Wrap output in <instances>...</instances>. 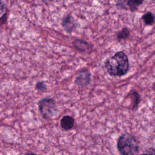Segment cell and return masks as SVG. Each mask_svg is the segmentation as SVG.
Here are the masks:
<instances>
[{
	"mask_svg": "<svg viewBox=\"0 0 155 155\" xmlns=\"http://www.w3.org/2000/svg\"><path fill=\"white\" fill-rule=\"evenodd\" d=\"M104 66L110 76L117 77L126 74L130 68L128 56L121 51L107 59L104 62Z\"/></svg>",
	"mask_w": 155,
	"mask_h": 155,
	"instance_id": "1",
	"label": "cell"
},
{
	"mask_svg": "<svg viewBox=\"0 0 155 155\" xmlns=\"http://www.w3.org/2000/svg\"><path fill=\"white\" fill-rule=\"evenodd\" d=\"M117 148L120 155H136L139 151V142L134 135L125 133L119 137Z\"/></svg>",
	"mask_w": 155,
	"mask_h": 155,
	"instance_id": "2",
	"label": "cell"
},
{
	"mask_svg": "<svg viewBox=\"0 0 155 155\" xmlns=\"http://www.w3.org/2000/svg\"><path fill=\"white\" fill-rule=\"evenodd\" d=\"M38 105L41 116L47 120L54 117L58 112L56 101L53 98L44 97L39 101Z\"/></svg>",
	"mask_w": 155,
	"mask_h": 155,
	"instance_id": "3",
	"label": "cell"
},
{
	"mask_svg": "<svg viewBox=\"0 0 155 155\" xmlns=\"http://www.w3.org/2000/svg\"><path fill=\"white\" fill-rule=\"evenodd\" d=\"M91 76V73L88 69L82 68L78 71L74 79V83L81 87H85L90 84Z\"/></svg>",
	"mask_w": 155,
	"mask_h": 155,
	"instance_id": "4",
	"label": "cell"
},
{
	"mask_svg": "<svg viewBox=\"0 0 155 155\" xmlns=\"http://www.w3.org/2000/svg\"><path fill=\"white\" fill-rule=\"evenodd\" d=\"M62 26L67 33H71L76 27V24L71 15H67L62 18Z\"/></svg>",
	"mask_w": 155,
	"mask_h": 155,
	"instance_id": "5",
	"label": "cell"
},
{
	"mask_svg": "<svg viewBox=\"0 0 155 155\" xmlns=\"http://www.w3.org/2000/svg\"><path fill=\"white\" fill-rule=\"evenodd\" d=\"M73 44L74 47L79 52H87L88 50H91L92 48V46L89 43L79 39H75Z\"/></svg>",
	"mask_w": 155,
	"mask_h": 155,
	"instance_id": "6",
	"label": "cell"
},
{
	"mask_svg": "<svg viewBox=\"0 0 155 155\" xmlns=\"http://www.w3.org/2000/svg\"><path fill=\"white\" fill-rule=\"evenodd\" d=\"M60 125L61 128L65 131L70 130L73 128L74 125V119L73 117L65 115L63 116L60 121Z\"/></svg>",
	"mask_w": 155,
	"mask_h": 155,
	"instance_id": "7",
	"label": "cell"
},
{
	"mask_svg": "<svg viewBox=\"0 0 155 155\" xmlns=\"http://www.w3.org/2000/svg\"><path fill=\"white\" fill-rule=\"evenodd\" d=\"M144 0H127V5L131 12L136 11L138 7L143 2Z\"/></svg>",
	"mask_w": 155,
	"mask_h": 155,
	"instance_id": "8",
	"label": "cell"
},
{
	"mask_svg": "<svg viewBox=\"0 0 155 155\" xmlns=\"http://www.w3.org/2000/svg\"><path fill=\"white\" fill-rule=\"evenodd\" d=\"M130 95V97L132 99V102H131V109L134 110L137 107L138 105L139 102H140V96L139 93L137 91H133L129 94Z\"/></svg>",
	"mask_w": 155,
	"mask_h": 155,
	"instance_id": "9",
	"label": "cell"
},
{
	"mask_svg": "<svg viewBox=\"0 0 155 155\" xmlns=\"http://www.w3.org/2000/svg\"><path fill=\"white\" fill-rule=\"evenodd\" d=\"M142 19L146 25H153L154 21V15L151 12H150L145 13L142 16Z\"/></svg>",
	"mask_w": 155,
	"mask_h": 155,
	"instance_id": "10",
	"label": "cell"
},
{
	"mask_svg": "<svg viewBox=\"0 0 155 155\" xmlns=\"http://www.w3.org/2000/svg\"><path fill=\"white\" fill-rule=\"evenodd\" d=\"M130 36V30L128 28H123L117 35V39L119 41L125 40Z\"/></svg>",
	"mask_w": 155,
	"mask_h": 155,
	"instance_id": "11",
	"label": "cell"
},
{
	"mask_svg": "<svg viewBox=\"0 0 155 155\" xmlns=\"http://www.w3.org/2000/svg\"><path fill=\"white\" fill-rule=\"evenodd\" d=\"M35 87H36V90H38V91H45L47 90L46 84L42 81H38L36 84Z\"/></svg>",
	"mask_w": 155,
	"mask_h": 155,
	"instance_id": "12",
	"label": "cell"
},
{
	"mask_svg": "<svg viewBox=\"0 0 155 155\" xmlns=\"http://www.w3.org/2000/svg\"><path fill=\"white\" fill-rule=\"evenodd\" d=\"M127 0H117L116 5L121 9H127Z\"/></svg>",
	"mask_w": 155,
	"mask_h": 155,
	"instance_id": "13",
	"label": "cell"
},
{
	"mask_svg": "<svg viewBox=\"0 0 155 155\" xmlns=\"http://www.w3.org/2000/svg\"><path fill=\"white\" fill-rule=\"evenodd\" d=\"M7 12H5L1 18H0V25H2L3 24H4L6 21H7Z\"/></svg>",
	"mask_w": 155,
	"mask_h": 155,
	"instance_id": "14",
	"label": "cell"
},
{
	"mask_svg": "<svg viewBox=\"0 0 155 155\" xmlns=\"http://www.w3.org/2000/svg\"><path fill=\"white\" fill-rule=\"evenodd\" d=\"M140 155H154V150L153 148H150L148 151L147 152V153H143V154H141Z\"/></svg>",
	"mask_w": 155,
	"mask_h": 155,
	"instance_id": "15",
	"label": "cell"
},
{
	"mask_svg": "<svg viewBox=\"0 0 155 155\" xmlns=\"http://www.w3.org/2000/svg\"><path fill=\"white\" fill-rule=\"evenodd\" d=\"M41 1H42V2H44V3H45V4H48L49 2L53 1V0H41Z\"/></svg>",
	"mask_w": 155,
	"mask_h": 155,
	"instance_id": "16",
	"label": "cell"
},
{
	"mask_svg": "<svg viewBox=\"0 0 155 155\" xmlns=\"http://www.w3.org/2000/svg\"><path fill=\"white\" fill-rule=\"evenodd\" d=\"M25 155H37V154H35V153L30 152V153H27Z\"/></svg>",
	"mask_w": 155,
	"mask_h": 155,
	"instance_id": "17",
	"label": "cell"
}]
</instances>
